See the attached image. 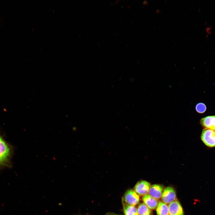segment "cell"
Masks as SVG:
<instances>
[{
    "instance_id": "1",
    "label": "cell",
    "mask_w": 215,
    "mask_h": 215,
    "mask_svg": "<svg viewBox=\"0 0 215 215\" xmlns=\"http://www.w3.org/2000/svg\"><path fill=\"white\" fill-rule=\"evenodd\" d=\"M10 154L9 146L0 135V168L7 165Z\"/></svg>"
},
{
    "instance_id": "2",
    "label": "cell",
    "mask_w": 215,
    "mask_h": 215,
    "mask_svg": "<svg viewBox=\"0 0 215 215\" xmlns=\"http://www.w3.org/2000/svg\"><path fill=\"white\" fill-rule=\"evenodd\" d=\"M201 139L203 143L207 146L215 147V131L205 128L201 135Z\"/></svg>"
},
{
    "instance_id": "3",
    "label": "cell",
    "mask_w": 215,
    "mask_h": 215,
    "mask_svg": "<svg viewBox=\"0 0 215 215\" xmlns=\"http://www.w3.org/2000/svg\"><path fill=\"white\" fill-rule=\"evenodd\" d=\"M176 199V192L172 187L166 188L162 192V199L163 202L165 204L170 203L175 200Z\"/></svg>"
},
{
    "instance_id": "4",
    "label": "cell",
    "mask_w": 215,
    "mask_h": 215,
    "mask_svg": "<svg viewBox=\"0 0 215 215\" xmlns=\"http://www.w3.org/2000/svg\"><path fill=\"white\" fill-rule=\"evenodd\" d=\"M123 199L127 204L133 206L138 204L140 201L138 195L132 190H128L125 193Z\"/></svg>"
},
{
    "instance_id": "5",
    "label": "cell",
    "mask_w": 215,
    "mask_h": 215,
    "mask_svg": "<svg viewBox=\"0 0 215 215\" xmlns=\"http://www.w3.org/2000/svg\"><path fill=\"white\" fill-rule=\"evenodd\" d=\"M150 185V183L145 180L138 182L134 187L135 192L140 195H145L148 192Z\"/></svg>"
},
{
    "instance_id": "6",
    "label": "cell",
    "mask_w": 215,
    "mask_h": 215,
    "mask_svg": "<svg viewBox=\"0 0 215 215\" xmlns=\"http://www.w3.org/2000/svg\"><path fill=\"white\" fill-rule=\"evenodd\" d=\"M168 207L169 215H183L182 208L178 201L175 200L171 203Z\"/></svg>"
},
{
    "instance_id": "7",
    "label": "cell",
    "mask_w": 215,
    "mask_h": 215,
    "mask_svg": "<svg viewBox=\"0 0 215 215\" xmlns=\"http://www.w3.org/2000/svg\"><path fill=\"white\" fill-rule=\"evenodd\" d=\"M164 189L163 186L160 184H154L150 186L148 191L150 196L155 199H159L161 197Z\"/></svg>"
},
{
    "instance_id": "8",
    "label": "cell",
    "mask_w": 215,
    "mask_h": 215,
    "mask_svg": "<svg viewBox=\"0 0 215 215\" xmlns=\"http://www.w3.org/2000/svg\"><path fill=\"white\" fill-rule=\"evenodd\" d=\"M201 124L203 127L215 131V116H210L202 118Z\"/></svg>"
},
{
    "instance_id": "9",
    "label": "cell",
    "mask_w": 215,
    "mask_h": 215,
    "mask_svg": "<svg viewBox=\"0 0 215 215\" xmlns=\"http://www.w3.org/2000/svg\"><path fill=\"white\" fill-rule=\"evenodd\" d=\"M142 199L144 204L149 208L151 209H155L158 205V202L156 199L149 195H144Z\"/></svg>"
},
{
    "instance_id": "10",
    "label": "cell",
    "mask_w": 215,
    "mask_h": 215,
    "mask_svg": "<svg viewBox=\"0 0 215 215\" xmlns=\"http://www.w3.org/2000/svg\"><path fill=\"white\" fill-rule=\"evenodd\" d=\"M158 215H169L168 207L167 205L161 201L159 202L156 209Z\"/></svg>"
},
{
    "instance_id": "11",
    "label": "cell",
    "mask_w": 215,
    "mask_h": 215,
    "mask_svg": "<svg viewBox=\"0 0 215 215\" xmlns=\"http://www.w3.org/2000/svg\"><path fill=\"white\" fill-rule=\"evenodd\" d=\"M123 207L125 215H138L137 209L134 206L124 203Z\"/></svg>"
},
{
    "instance_id": "12",
    "label": "cell",
    "mask_w": 215,
    "mask_h": 215,
    "mask_svg": "<svg viewBox=\"0 0 215 215\" xmlns=\"http://www.w3.org/2000/svg\"><path fill=\"white\" fill-rule=\"evenodd\" d=\"M137 210L138 215H152L150 208L144 203L140 204Z\"/></svg>"
},
{
    "instance_id": "13",
    "label": "cell",
    "mask_w": 215,
    "mask_h": 215,
    "mask_svg": "<svg viewBox=\"0 0 215 215\" xmlns=\"http://www.w3.org/2000/svg\"><path fill=\"white\" fill-rule=\"evenodd\" d=\"M196 111L200 113H204L206 110V105L203 103H199L196 105L195 107Z\"/></svg>"
},
{
    "instance_id": "14",
    "label": "cell",
    "mask_w": 215,
    "mask_h": 215,
    "mask_svg": "<svg viewBox=\"0 0 215 215\" xmlns=\"http://www.w3.org/2000/svg\"><path fill=\"white\" fill-rule=\"evenodd\" d=\"M143 3L144 4H147L148 3V2L146 0H145L143 2Z\"/></svg>"
},
{
    "instance_id": "15",
    "label": "cell",
    "mask_w": 215,
    "mask_h": 215,
    "mask_svg": "<svg viewBox=\"0 0 215 215\" xmlns=\"http://www.w3.org/2000/svg\"><path fill=\"white\" fill-rule=\"evenodd\" d=\"M159 11H160V10H159L158 9L156 10L157 12H158Z\"/></svg>"
}]
</instances>
